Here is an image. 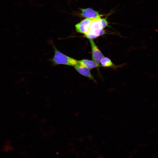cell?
I'll list each match as a JSON object with an SVG mask.
<instances>
[{
  "instance_id": "6da1fadb",
  "label": "cell",
  "mask_w": 158,
  "mask_h": 158,
  "mask_svg": "<svg viewBox=\"0 0 158 158\" xmlns=\"http://www.w3.org/2000/svg\"><path fill=\"white\" fill-rule=\"evenodd\" d=\"M104 29L101 18H97L92 22L84 35L89 40L93 39L104 34L105 31Z\"/></svg>"
},
{
  "instance_id": "8992f818",
  "label": "cell",
  "mask_w": 158,
  "mask_h": 158,
  "mask_svg": "<svg viewBox=\"0 0 158 158\" xmlns=\"http://www.w3.org/2000/svg\"><path fill=\"white\" fill-rule=\"evenodd\" d=\"M74 67L76 71L79 73L92 80L95 82L96 83V81L91 73L89 68L78 63Z\"/></svg>"
},
{
  "instance_id": "7a4b0ae2",
  "label": "cell",
  "mask_w": 158,
  "mask_h": 158,
  "mask_svg": "<svg viewBox=\"0 0 158 158\" xmlns=\"http://www.w3.org/2000/svg\"><path fill=\"white\" fill-rule=\"evenodd\" d=\"M54 54L53 57L51 59L53 65L63 64L74 66L78 63V61L67 56L59 51L54 47Z\"/></svg>"
},
{
  "instance_id": "52a82bcc",
  "label": "cell",
  "mask_w": 158,
  "mask_h": 158,
  "mask_svg": "<svg viewBox=\"0 0 158 158\" xmlns=\"http://www.w3.org/2000/svg\"><path fill=\"white\" fill-rule=\"evenodd\" d=\"M78 64L84 66L89 69L93 68L100 66L99 64L93 61L87 59H82L78 61Z\"/></svg>"
},
{
  "instance_id": "ba28073f",
  "label": "cell",
  "mask_w": 158,
  "mask_h": 158,
  "mask_svg": "<svg viewBox=\"0 0 158 158\" xmlns=\"http://www.w3.org/2000/svg\"><path fill=\"white\" fill-rule=\"evenodd\" d=\"M100 63L102 66L105 67L113 66L114 64L108 58L104 56L101 60Z\"/></svg>"
},
{
  "instance_id": "3957f363",
  "label": "cell",
  "mask_w": 158,
  "mask_h": 158,
  "mask_svg": "<svg viewBox=\"0 0 158 158\" xmlns=\"http://www.w3.org/2000/svg\"><path fill=\"white\" fill-rule=\"evenodd\" d=\"M89 41L91 48L92 60L99 64L104 56L93 40L90 39Z\"/></svg>"
},
{
  "instance_id": "9c48e42d",
  "label": "cell",
  "mask_w": 158,
  "mask_h": 158,
  "mask_svg": "<svg viewBox=\"0 0 158 158\" xmlns=\"http://www.w3.org/2000/svg\"><path fill=\"white\" fill-rule=\"evenodd\" d=\"M102 21L104 28L108 26V23L106 18H101Z\"/></svg>"
},
{
  "instance_id": "277c9868",
  "label": "cell",
  "mask_w": 158,
  "mask_h": 158,
  "mask_svg": "<svg viewBox=\"0 0 158 158\" xmlns=\"http://www.w3.org/2000/svg\"><path fill=\"white\" fill-rule=\"evenodd\" d=\"M95 18H86L75 25V29L77 32L85 34L87 31L92 22Z\"/></svg>"
},
{
  "instance_id": "5b68a950",
  "label": "cell",
  "mask_w": 158,
  "mask_h": 158,
  "mask_svg": "<svg viewBox=\"0 0 158 158\" xmlns=\"http://www.w3.org/2000/svg\"><path fill=\"white\" fill-rule=\"evenodd\" d=\"M81 15L86 18H95L102 16L99 13L90 8H81Z\"/></svg>"
}]
</instances>
